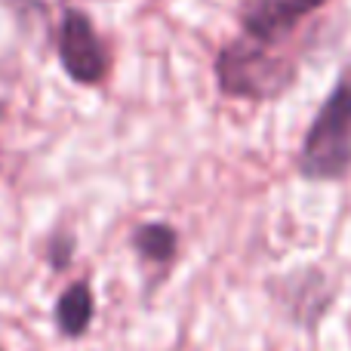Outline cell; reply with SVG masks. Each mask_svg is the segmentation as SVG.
Wrapping results in <instances>:
<instances>
[{"instance_id": "obj_1", "label": "cell", "mask_w": 351, "mask_h": 351, "mask_svg": "<svg viewBox=\"0 0 351 351\" xmlns=\"http://www.w3.org/2000/svg\"><path fill=\"white\" fill-rule=\"evenodd\" d=\"M296 77V62L247 37L228 40L216 56V84L228 99L271 102V99L287 96Z\"/></svg>"}, {"instance_id": "obj_2", "label": "cell", "mask_w": 351, "mask_h": 351, "mask_svg": "<svg viewBox=\"0 0 351 351\" xmlns=\"http://www.w3.org/2000/svg\"><path fill=\"white\" fill-rule=\"evenodd\" d=\"M296 167L308 182H339L351 173V74L336 80L317 108L299 148Z\"/></svg>"}, {"instance_id": "obj_3", "label": "cell", "mask_w": 351, "mask_h": 351, "mask_svg": "<svg viewBox=\"0 0 351 351\" xmlns=\"http://www.w3.org/2000/svg\"><path fill=\"white\" fill-rule=\"evenodd\" d=\"M59 62L65 74L80 86H99L108 77V49L86 12L65 10L59 25Z\"/></svg>"}, {"instance_id": "obj_4", "label": "cell", "mask_w": 351, "mask_h": 351, "mask_svg": "<svg viewBox=\"0 0 351 351\" xmlns=\"http://www.w3.org/2000/svg\"><path fill=\"white\" fill-rule=\"evenodd\" d=\"M302 16L290 0H243L241 3V28L243 37L262 47H278Z\"/></svg>"}, {"instance_id": "obj_5", "label": "cell", "mask_w": 351, "mask_h": 351, "mask_svg": "<svg viewBox=\"0 0 351 351\" xmlns=\"http://www.w3.org/2000/svg\"><path fill=\"white\" fill-rule=\"evenodd\" d=\"M280 302L287 305L293 317L299 324H315L324 317V311L330 308V284L327 274L321 268H302V271H293L287 278H280Z\"/></svg>"}, {"instance_id": "obj_6", "label": "cell", "mask_w": 351, "mask_h": 351, "mask_svg": "<svg viewBox=\"0 0 351 351\" xmlns=\"http://www.w3.org/2000/svg\"><path fill=\"white\" fill-rule=\"evenodd\" d=\"M93 315H96V299H93V290L86 280L71 284L56 302V327L68 339L84 336L93 324Z\"/></svg>"}, {"instance_id": "obj_7", "label": "cell", "mask_w": 351, "mask_h": 351, "mask_svg": "<svg viewBox=\"0 0 351 351\" xmlns=\"http://www.w3.org/2000/svg\"><path fill=\"white\" fill-rule=\"evenodd\" d=\"M130 243L152 265H170L179 253V231L170 222H142L133 231Z\"/></svg>"}, {"instance_id": "obj_8", "label": "cell", "mask_w": 351, "mask_h": 351, "mask_svg": "<svg viewBox=\"0 0 351 351\" xmlns=\"http://www.w3.org/2000/svg\"><path fill=\"white\" fill-rule=\"evenodd\" d=\"M71 256H74V237L71 234H56L53 241H49V265H53L56 271L71 265Z\"/></svg>"}, {"instance_id": "obj_9", "label": "cell", "mask_w": 351, "mask_h": 351, "mask_svg": "<svg viewBox=\"0 0 351 351\" xmlns=\"http://www.w3.org/2000/svg\"><path fill=\"white\" fill-rule=\"evenodd\" d=\"M290 3L293 6H296V12H299V16H308V12H315V10H321V6L324 3H327V0H290Z\"/></svg>"}]
</instances>
